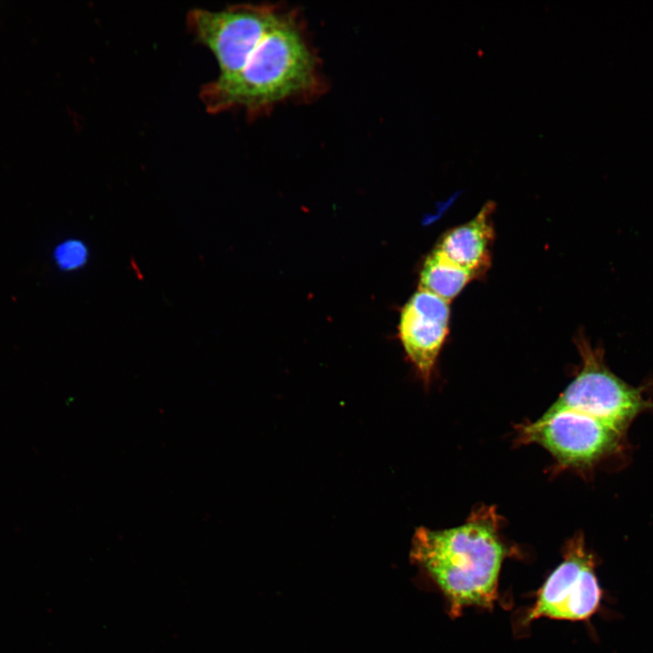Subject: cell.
<instances>
[{"instance_id": "1", "label": "cell", "mask_w": 653, "mask_h": 653, "mask_svg": "<svg viewBox=\"0 0 653 653\" xmlns=\"http://www.w3.org/2000/svg\"><path fill=\"white\" fill-rule=\"evenodd\" d=\"M325 88L304 22L296 10L282 7L243 68L208 83L200 96L210 113L239 109L254 118L287 102L311 101Z\"/></svg>"}, {"instance_id": "2", "label": "cell", "mask_w": 653, "mask_h": 653, "mask_svg": "<svg viewBox=\"0 0 653 653\" xmlns=\"http://www.w3.org/2000/svg\"><path fill=\"white\" fill-rule=\"evenodd\" d=\"M499 530L495 509L485 505L474 509L461 525L415 530L411 560L443 592L453 616L470 606L492 607L508 551Z\"/></svg>"}, {"instance_id": "3", "label": "cell", "mask_w": 653, "mask_h": 653, "mask_svg": "<svg viewBox=\"0 0 653 653\" xmlns=\"http://www.w3.org/2000/svg\"><path fill=\"white\" fill-rule=\"evenodd\" d=\"M621 431L589 414L553 402L535 421L519 428L520 441L546 449L563 468H587L614 453Z\"/></svg>"}, {"instance_id": "4", "label": "cell", "mask_w": 653, "mask_h": 653, "mask_svg": "<svg viewBox=\"0 0 653 653\" xmlns=\"http://www.w3.org/2000/svg\"><path fill=\"white\" fill-rule=\"evenodd\" d=\"M282 7L243 4L221 10L196 8L188 14V26L208 47L219 68V76L239 73L277 20Z\"/></svg>"}, {"instance_id": "5", "label": "cell", "mask_w": 653, "mask_h": 653, "mask_svg": "<svg viewBox=\"0 0 653 653\" xmlns=\"http://www.w3.org/2000/svg\"><path fill=\"white\" fill-rule=\"evenodd\" d=\"M577 346L582 361L580 371L554 402L589 414L623 432L648 407L647 400L639 388L608 368L600 348H593L582 336H579Z\"/></svg>"}, {"instance_id": "6", "label": "cell", "mask_w": 653, "mask_h": 653, "mask_svg": "<svg viewBox=\"0 0 653 653\" xmlns=\"http://www.w3.org/2000/svg\"><path fill=\"white\" fill-rule=\"evenodd\" d=\"M596 560L581 533L566 544L563 560L538 592L527 621L540 618L587 620L600 608L603 590L595 571Z\"/></svg>"}, {"instance_id": "7", "label": "cell", "mask_w": 653, "mask_h": 653, "mask_svg": "<svg viewBox=\"0 0 653 653\" xmlns=\"http://www.w3.org/2000/svg\"><path fill=\"white\" fill-rule=\"evenodd\" d=\"M449 303L419 288L402 309L399 336L406 356L428 384L449 331Z\"/></svg>"}, {"instance_id": "8", "label": "cell", "mask_w": 653, "mask_h": 653, "mask_svg": "<svg viewBox=\"0 0 653 653\" xmlns=\"http://www.w3.org/2000/svg\"><path fill=\"white\" fill-rule=\"evenodd\" d=\"M493 209V202L484 204L471 220L444 233L434 249L450 262L473 273L476 278L484 274L491 263L494 236Z\"/></svg>"}, {"instance_id": "9", "label": "cell", "mask_w": 653, "mask_h": 653, "mask_svg": "<svg viewBox=\"0 0 653 653\" xmlns=\"http://www.w3.org/2000/svg\"><path fill=\"white\" fill-rule=\"evenodd\" d=\"M475 278L473 273L453 264L434 249L422 267L419 288L449 303Z\"/></svg>"}, {"instance_id": "10", "label": "cell", "mask_w": 653, "mask_h": 653, "mask_svg": "<svg viewBox=\"0 0 653 653\" xmlns=\"http://www.w3.org/2000/svg\"><path fill=\"white\" fill-rule=\"evenodd\" d=\"M86 245L76 239L60 242L54 249V260L58 268L65 271L78 269L88 260Z\"/></svg>"}]
</instances>
